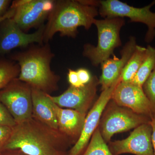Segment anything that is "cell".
I'll return each mask as SVG.
<instances>
[{"label":"cell","instance_id":"1","mask_svg":"<svg viewBox=\"0 0 155 155\" xmlns=\"http://www.w3.org/2000/svg\"><path fill=\"white\" fill-rule=\"evenodd\" d=\"M72 144H74L73 142L59 130L50 128L32 116L12 127L2 152L17 151L26 155H63Z\"/></svg>","mask_w":155,"mask_h":155},{"label":"cell","instance_id":"2","mask_svg":"<svg viewBox=\"0 0 155 155\" xmlns=\"http://www.w3.org/2000/svg\"><path fill=\"white\" fill-rule=\"evenodd\" d=\"M98 14L97 7L85 5L81 0L55 1L54 8L45 25L44 43H48L58 32L61 36L75 38L78 27L88 30Z\"/></svg>","mask_w":155,"mask_h":155},{"label":"cell","instance_id":"3","mask_svg":"<svg viewBox=\"0 0 155 155\" xmlns=\"http://www.w3.org/2000/svg\"><path fill=\"white\" fill-rule=\"evenodd\" d=\"M54 56L47 43L16 53L11 58L19 65V80L31 88L49 94L58 89L60 78L51 69V62Z\"/></svg>","mask_w":155,"mask_h":155},{"label":"cell","instance_id":"4","mask_svg":"<svg viewBox=\"0 0 155 155\" xmlns=\"http://www.w3.org/2000/svg\"><path fill=\"white\" fill-rule=\"evenodd\" d=\"M125 23L124 19L119 17L95 19L94 24L97 30V44L96 46L85 44L83 51V55L93 66L101 65L113 54L115 49L122 45L120 32Z\"/></svg>","mask_w":155,"mask_h":155},{"label":"cell","instance_id":"5","mask_svg":"<svg viewBox=\"0 0 155 155\" xmlns=\"http://www.w3.org/2000/svg\"><path fill=\"white\" fill-rule=\"evenodd\" d=\"M150 120L149 117L118 105L110 100L103 112L98 128L104 140L108 143L114 134L134 129L150 123Z\"/></svg>","mask_w":155,"mask_h":155},{"label":"cell","instance_id":"6","mask_svg":"<svg viewBox=\"0 0 155 155\" xmlns=\"http://www.w3.org/2000/svg\"><path fill=\"white\" fill-rule=\"evenodd\" d=\"M155 1L143 8H135L119 0L99 1V14L105 18L128 17L130 22H140L147 26L145 40L151 42L155 37V12L150 9Z\"/></svg>","mask_w":155,"mask_h":155},{"label":"cell","instance_id":"7","mask_svg":"<svg viewBox=\"0 0 155 155\" xmlns=\"http://www.w3.org/2000/svg\"><path fill=\"white\" fill-rule=\"evenodd\" d=\"M0 102L7 108L17 124L32 117L31 87L18 78L0 91Z\"/></svg>","mask_w":155,"mask_h":155},{"label":"cell","instance_id":"8","mask_svg":"<svg viewBox=\"0 0 155 155\" xmlns=\"http://www.w3.org/2000/svg\"><path fill=\"white\" fill-rule=\"evenodd\" d=\"M53 0H16L11 3L15 9L12 17L24 32L44 24L54 8Z\"/></svg>","mask_w":155,"mask_h":155},{"label":"cell","instance_id":"9","mask_svg":"<svg viewBox=\"0 0 155 155\" xmlns=\"http://www.w3.org/2000/svg\"><path fill=\"white\" fill-rule=\"evenodd\" d=\"M45 28L43 24L33 33H27L19 28L13 18L5 19L0 24V54L35 43L44 45Z\"/></svg>","mask_w":155,"mask_h":155},{"label":"cell","instance_id":"10","mask_svg":"<svg viewBox=\"0 0 155 155\" xmlns=\"http://www.w3.org/2000/svg\"><path fill=\"white\" fill-rule=\"evenodd\" d=\"M152 128L150 123L143 124L131 132L127 138L110 141L108 147L113 155L130 153L155 155L152 142Z\"/></svg>","mask_w":155,"mask_h":155},{"label":"cell","instance_id":"11","mask_svg":"<svg viewBox=\"0 0 155 155\" xmlns=\"http://www.w3.org/2000/svg\"><path fill=\"white\" fill-rule=\"evenodd\" d=\"M120 78L113 86L102 91L99 97L87 114L80 137L68 153V155H81L86 149L92 136L99 124L103 112L109 102Z\"/></svg>","mask_w":155,"mask_h":155},{"label":"cell","instance_id":"12","mask_svg":"<svg viewBox=\"0 0 155 155\" xmlns=\"http://www.w3.org/2000/svg\"><path fill=\"white\" fill-rule=\"evenodd\" d=\"M99 79L92 76L89 83L81 87L71 86L62 94L52 96L48 94L51 100L60 107H66L87 114L93 104L96 96Z\"/></svg>","mask_w":155,"mask_h":155},{"label":"cell","instance_id":"13","mask_svg":"<svg viewBox=\"0 0 155 155\" xmlns=\"http://www.w3.org/2000/svg\"><path fill=\"white\" fill-rule=\"evenodd\" d=\"M111 100L118 105L150 119L153 115L149 101L142 87L131 82L120 81L116 85Z\"/></svg>","mask_w":155,"mask_h":155},{"label":"cell","instance_id":"14","mask_svg":"<svg viewBox=\"0 0 155 155\" xmlns=\"http://www.w3.org/2000/svg\"><path fill=\"white\" fill-rule=\"evenodd\" d=\"M137 45L135 37H130L121 51V58H110L101 64L102 73L99 79V84L101 86L102 91L111 87L119 80L122 70Z\"/></svg>","mask_w":155,"mask_h":155},{"label":"cell","instance_id":"15","mask_svg":"<svg viewBox=\"0 0 155 155\" xmlns=\"http://www.w3.org/2000/svg\"><path fill=\"white\" fill-rule=\"evenodd\" d=\"M58 119V130L69 137L75 144L83 129L87 114L72 109H64L53 102Z\"/></svg>","mask_w":155,"mask_h":155},{"label":"cell","instance_id":"16","mask_svg":"<svg viewBox=\"0 0 155 155\" xmlns=\"http://www.w3.org/2000/svg\"><path fill=\"white\" fill-rule=\"evenodd\" d=\"M32 116L48 127L58 130V119L48 94L31 88Z\"/></svg>","mask_w":155,"mask_h":155},{"label":"cell","instance_id":"17","mask_svg":"<svg viewBox=\"0 0 155 155\" xmlns=\"http://www.w3.org/2000/svg\"><path fill=\"white\" fill-rule=\"evenodd\" d=\"M146 52V48L137 45L132 55L130 57L122 70L120 78L122 82H130L143 61Z\"/></svg>","mask_w":155,"mask_h":155},{"label":"cell","instance_id":"18","mask_svg":"<svg viewBox=\"0 0 155 155\" xmlns=\"http://www.w3.org/2000/svg\"><path fill=\"white\" fill-rule=\"evenodd\" d=\"M155 67V48L149 45L146 48L145 56L138 71L130 82L142 87Z\"/></svg>","mask_w":155,"mask_h":155},{"label":"cell","instance_id":"19","mask_svg":"<svg viewBox=\"0 0 155 155\" xmlns=\"http://www.w3.org/2000/svg\"><path fill=\"white\" fill-rule=\"evenodd\" d=\"M20 73L19 65L15 61L0 60V91L17 78Z\"/></svg>","mask_w":155,"mask_h":155},{"label":"cell","instance_id":"20","mask_svg":"<svg viewBox=\"0 0 155 155\" xmlns=\"http://www.w3.org/2000/svg\"><path fill=\"white\" fill-rule=\"evenodd\" d=\"M81 155H113L98 127L92 136L86 149Z\"/></svg>","mask_w":155,"mask_h":155},{"label":"cell","instance_id":"21","mask_svg":"<svg viewBox=\"0 0 155 155\" xmlns=\"http://www.w3.org/2000/svg\"><path fill=\"white\" fill-rule=\"evenodd\" d=\"M143 89L149 101L153 114H155V67L142 86Z\"/></svg>","mask_w":155,"mask_h":155},{"label":"cell","instance_id":"22","mask_svg":"<svg viewBox=\"0 0 155 155\" xmlns=\"http://www.w3.org/2000/svg\"><path fill=\"white\" fill-rule=\"evenodd\" d=\"M17 124L5 106L0 102V125L13 127Z\"/></svg>","mask_w":155,"mask_h":155},{"label":"cell","instance_id":"23","mask_svg":"<svg viewBox=\"0 0 155 155\" xmlns=\"http://www.w3.org/2000/svg\"><path fill=\"white\" fill-rule=\"evenodd\" d=\"M12 127L0 125V153L12 132Z\"/></svg>","mask_w":155,"mask_h":155},{"label":"cell","instance_id":"24","mask_svg":"<svg viewBox=\"0 0 155 155\" xmlns=\"http://www.w3.org/2000/svg\"><path fill=\"white\" fill-rule=\"evenodd\" d=\"M68 79L71 86L74 87H79L84 86L81 82L76 70L69 69L68 73Z\"/></svg>","mask_w":155,"mask_h":155},{"label":"cell","instance_id":"25","mask_svg":"<svg viewBox=\"0 0 155 155\" xmlns=\"http://www.w3.org/2000/svg\"><path fill=\"white\" fill-rule=\"evenodd\" d=\"M76 71L79 77V80L83 85H85L90 82L92 76L88 70L85 68H81Z\"/></svg>","mask_w":155,"mask_h":155},{"label":"cell","instance_id":"26","mask_svg":"<svg viewBox=\"0 0 155 155\" xmlns=\"http://www.w3.org/2000/svg\"><path fill=\"white\" fill-rule=\"evenodd\" d=\"M11 3L12 2L10 0H0V18L7 13Z\"/></svg>","mask_w":155,"mask_h":155},{"label":"cell","instance_id":"27","mask_svg":"<svg viewBox=\"0 0 155 155\" xmlns=\"http://www.w3.org/2000/svg\"><path fill=\"white\" fill-rule=\"evenodd\" d=\"M150 124L151 125L152 128V142L154 153V155H155V114H154L151 118Z\"/></svg>","mask_w":155,"mask_h":155},{"label":"cell","instance_id":"28","mask_svg":"<svg viewBox=\"0 0 155 155\" xmlns=\"http://www.w3.org/2000/svg\"><path fill=\"white\" fill-rule=\"evenodd\" d=\"M14 13H15V9L12 6H10V8L7 11V13L2 17L0 18V24L6 19H8V18H12L14 16Z\"/></svg>","mask_w":155,"mask_h":155},{"label":"cell","instance_id":"29","mask_svg":"<svg viewBox=\"0 0 155 155\" xmlns=\"http://www.w3.org/2000/svg\"><path fill=\"white\" fill-rule=\"evenodd\" d=\"M0 155H26L17 151H4L0 153Z\"/></svg>","mask_w":155,"mask_h":155},{"label":"cell","instance_id":"30","mask_svg":"<svg viewBox=\"0 0 155 155\" xmlns=\"http://www.w3.org/2000/svg\"><path fill=\"white\" fill-rule=\"evenodd\" d=\"M68 155V152L66 153H65V154H64V155Z\"/></svg>","mask_w":155,"mask_h":155}]
</instances>
